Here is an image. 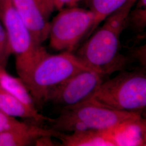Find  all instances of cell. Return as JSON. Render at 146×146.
Returning a JSON list of instances; mask_svg holds the SVG:
<instances>
[{"label":"cell","instance_id":"obj_8","mask_svg":"<svg viewBox=\"0 0 146 146\" xmlns=\"http://www.w3.org/2000/svg\"><path fill=\"white\" fill-rule=\"evenodd\" d=\"M11 3L35 41L42 45L48 38L50 22L43 15L36 1L11 0Z\"/></svg>","mask_w":146,"mask_h":146},{"label":"cell","instance_id":"obj_23","mask_svg":"<svg viewBox=\"0 0 146 146\" xmlns=\"http://www.w3.org/2000/svg\"><path fill=\"white\" fill-rule=\"evenodd\" d=\"M81 1H82V0H74V3H75V5H76V4L78 3V2Z\"/></svg>","mask_w":146,"mask_h":146},{"label":"cell","instance_id":"obj_20","mask_svg":"<svg viewBox=\"0 0 146 146\" xmlns=\"http://www.w3.org/2000/svg\"><path fill=\"white\" fill-rule=\"evenodd\" d=\"M52 137H54L50 135L41 136L36 140L34 146H55Z\"/></svg>","mask_w":146,"mask_h":146},{"label":"cell","instance_id":"obj_5","mask_svg":"<svg viewBox=\"0 0 146 146\" xmlns=\"http://www.w3.org/2000/svg\"><path fill=\"white\" fill-rule=\"evenodd\" d=\"M96 28L92 11L75 6L61 9L50 22L49 44L56 51L74 52Z\"/></svg>","mask_w":146,"mask_h":146},{"label":"cell","instance_id":"obj_15","mask_svg":"<svg viewBox=\"0 0 146 146\" xmlns=\"http://www.w3.org/2000/svg\"><path fill=\"white\" fill-rule=\"evenodd\" d=\"M96 17V26L129 0H88Z\"/></svg>","mask_w":146,"mask_h":146},{"label":"cell","instance_id":"obj_3","mask_svg":"<svg viewBox=\"0 0 146 146\" xmlns=\"http://www.w3.org/2000/svg\"><path fill=\"white\" fill-rule=\"evenodd\" d=\"M113 110L92 100L62 109L59 116L49 122L50 128L59 132H75L89 129L104 130L114 128L126 120L141 116Z\"/></svg>","mask_w":146,"mask_h":146},{"label":"cell","instance_id":"obj_9","mask_svg":"<svg viewBox=\"0 0 146 146\" xmlns=\"http://www.w3.org/2000/svg\"><path fill=\"white\" fill-rule=\"evenodd\" d=\"M58 131L50 128L26 122L22 127L0 133V146H26L34 145L38 138L42 136L57 137Z\"/></svg>","mask_w":146,"mask_h":146},{"label":"cell","instance_id":"obj_22","mask_svg":"<svg viewBox=\"0 0 146 146\" xmlns=\"http://www.w3.org/2000/svg\"><path fill=\"white\" fill-rule=\"evenodd\" d=\"M11 2V0H0V17L5 8L9 5Z\"/></svg>","mask_w":146,"mask_h":146},{"label":"cell","instance_id":"obj_19","mask_svg":"<svg viewBox=\"0 0 146 146\" xmlns=\"http://www.w3.org/2000/svg\"><path fill=\"white\" fill-rule=\"evenodd\" d=\"M43 15L48 20L54 10L52 0H35Z\"/></svg>","mask_w":146,"mask_h":146},{"label":"cell","instance_id":"obj_21","mask_svg":"<svg viewBox=\"0 0 146 146\" xmlns=\"http://www.w3.org/2000/svg\"><path fill=\"white\" fill-rule=\"evenodd\" d=\"M55 9L60 11L64 5L69 7L75 6L74 0H52Z\"/></svg>","mask_w":146,"mask_h":146},{"label":"cell","instance_id":"obj_17","mask_svg":"<svg viewBox=\"0 0 146 146\" xmlns=\"http://www.w3.org/2000/svg\"><path fill=\"white\" fill-rule=\"evenodd\" d=\"M129 22L136 30L142 31L146 27V7L136 5L135 9L129 13L128 23Z\"/></svg>","mask_w":146,"mask_h":146},{"label":"cell","instance_id":"obj_12","mask_svg":"<svg viewBox=\"0 0 146 146\" xmlns=\"http://www.w3.org/2000/svg\"><path fill=\"white\" fill-rule=\"evenodd\" d=\"M56 138L62 141L61 146H115L110 129L78 131L70 134L59 132Z\"/></svg>","mask_w":146,"mask_h":146},{"label":"cell","instance_id":"obj_14","mask_svg":"<svg viewBox=\"0 0 146 146\" xmlns=\"http://www.w3.org/2000/svg\"><path fill=\"white\" fill-rule=\"evenodd\" d=\"M136 0H129L124 5L114 11L104 20V25L120 35L128 23V19L132 7Z\"/></svg>","mask_w":146,"mask_h":146},{"label":"cell","instance_id":"obj_4","mask_svg":"<svg viewBox=\"0 0 146 146\" xmlns=\"http://www.w3.org/2000/svg\"><path fill=\"white\" fill-rule=\"evenodd\" d=\"M120 36L103 25L73 53L86 66L106 77L125 70L129 62L120 52Z\"/></svg>","mask_w":146,"mask_h":146},{"label":"cell","instance_id":"obj_1","mask_svg":"<svg viewBox=\"0 0 146 146\" xmlns=\"http://www.w3.org/2000/svg\"><path fill=\"white\" fill-rule=\"evenodd\" d=\"M88 69L73 52L50 54L47 52L23 82L37 107L47 103L49 95L60 84L73 75Z\"/></svg>","mask_w":146,"mask_h":146},{"label":"cell","instance_id":"obj_11","mask_svg":"<svg viewBox=\"0 0 146 146\" xmlns=\"http://www.w3.org/2000/svg\"><path fill=\"white\" fill-rule=\"evenodd\" d=\"M0 111L11 117L21 118L27 122L40 125L45 122L49 123L52 119L42 115L38 110L28 108L1 86Z\"/></svg>","mask_w":146,"mask_h":146},{"label":"cell","instance_id":"obj_10","mask_svg":"<svg viewBox=\"0 0 146 146\" xmlns=\"http://www.w3.org/2000/svg\"><path fill=\"white\" fill-rule=\"evenodd\" d=\"M115 146H146V120L142 115L110 129Z\"/></svg>","mask_w":146,"mask_h":146},{"label":"cell","instance_id":"obj_16","mask_svg":"<svg viewBox=\"0 0 146 146\" xmlns=\"http://www.w3.org/2000/svg\"><path fill=\"white\" fill-rule=\"evenodd\" d=\"M11 55L12 54L7 31L0 17V65L6 68Z\"/></svg>","mask_w":146,"mask_h":146},{"label":"cell","instance_id":"obj_7","mask_svg":"<svg viewBox=\"0 0 146 146\" xmlns=\"http://www.w3.org/2000/svg\"><path fill=\"white\" fill-rule=\"evenodd\" d=\"M104 78L90 69L80 71L53 90L48 98L47 103L50 102L62 110L88 101L104 81Z\"/></svg>","mask_w":146,"mask_h":146},{"label":"cell","instance_id":"obj_18","mask_svg":"<svg viewBox=\"0 0 146 146\" xmlns=\"http://www.w3.org/2000/svg\"><path fill=\"white\" fill-rule=\"evenodd\" d=\"M26 123V122L21 121L17 120L16 118L6 115L0 111V133L7 130L20 127Z\"/></svg>","mask_w":146,"mask_h":146},{"label":"cell","instance_id":"obj_6","mask_svg":"<svg viewBox=\"0 0 146 146\" xmlns=\"http://www.w3.org/2000/svg\"><path fill=\"white\" fill-rule=\"evenodd\" d=\"M1 18L7 31L11 54L15 56L16 72L23 81L47 51L35 41L11 3L3 11Z\"/></svg>","mask_w":146,"mask_h":146},{"label":"cell","instance_id":"obj_2","mask_svg":"<svg viewBox=\"0 0 146 146\" xmlns=\"http://www.w3.org/2000/svg\"><path fill=\"white\" fill-rule=\"evenodd\" d=\"M90 100L113 110L141 114L146 107L145 70L120 71L104 80Z\"/></svg>","mask_w":146,"mask_h":146},{"label":"cell","instance_id":"obj_13","mask_svg":"<svg viewBox=\"0 0 146 146\" xmlns=\"http://www.w3.org/2000/svg\"><path fill=\"white\" fill-rule=\"evenodd\" d=\"M0 86L19 100L27 107L38 110L28 89L19 76L15 77L8 73L5 67L0 65Z\"/></svg>","mask_w":146,"mask_h":146}]
</instances>
